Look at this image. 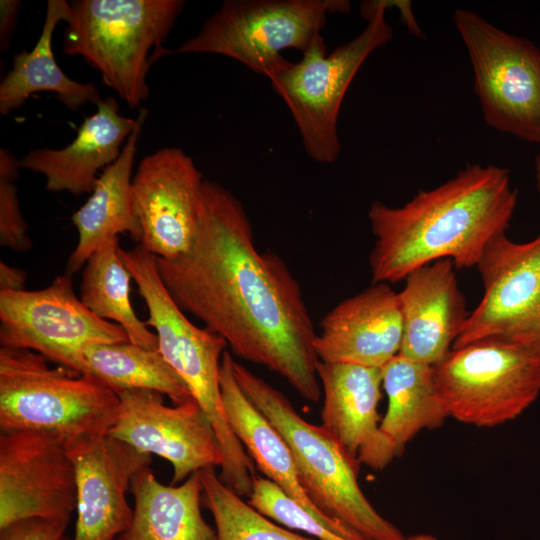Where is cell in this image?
Returning a JSON list of instances; mask_svg holds the SVG:
<instances>
[{
	"mask_svg": "<svg viewBox=\"0 0 540 540\" xmlns=\"http://www.w3.org/2000/svg\"><path fill=\"white\" fill-rule=\"evenodd\" d=\"M156 265L176 304L235 355L277 373L304 399H321L317 332L300 285L280 256L258 251L229 189L204 179L192 245L175 258L156 257Z\"/></svg>",
	"mask_w": 540,
	"mask_h": 540,
	"instance_id": "obj_1",
	"label": "cell"
},
{
	"mask_svg": "<svg viewBox=\"0 0 540 540\" xmlns=\"http://www.w3.org/2000/svg\"><path fill=\"white\" fill-rule=\"evenodd\" d=\"M517 204L505 168L468 164L455 177L421 190L400 207L373 202L368 210L375 237L369 255L372 283H395L441 259L475 267L487 244L506 233Z\"/></svg>",
	"mask_w": 540,
	"mask_h": 540,
	"instance_id": "obj_2",
	"label": "cell"
},
{
	"mask_svg": "<svg viewBox=\"0 0 540 540\" xmlns=\"http://www.w3.org/2000/svg\"><path fill=\"white\" fill-rule=\"evenodd\" d=\"M232 368L242 391L284 438L303 489L327 519L364 540H408L372 506L358 482L360 464L322 425L302 418L281 391L234 358Z\"/></svg>",
	"mask_w": 540,
	"mask_h": 540,
	"instance_id": "obj_3",
	"label": "cell"
},
{
	"mask_svg": "<svg viewBox=\"0 0 540 540\" xmlns=\"http://www.w3.org/2000/svg\"><path fill=\"white\" fill-rule=\"evenodd\" d=\"M183 0H73L63 52L81 56L130 108L149 95L148 72L172 51L163 44Z\"/></svg>",
	"mask_w": 540,
	"mask_h": 540,
	"instance_id": "obj_4",
	"label": "cell"
},
{
	"mask_svg": "<svg viewBox=\"0 0 540 540\" xmlns=\"http://www.w3.org/2000/svg\"><path fill=\"white\" fill-rule=\"evenodd\" d=\"M49 362L32 350L0 347L1 432L45 431L65 442L107 433L117 417V393Z\"/></svg>",
	"mask_w": 540,
	"mask_h": 540,
	"instance_id": "obj_5",
	"label": "cell"
},
{
	"mask_svg": "<svg viewBox=\"0 0 540 540\" xmlns=\"http://www.w3.org/2000/svg\"><path fill=\"white\" fill-rule=\"evenodd\" d=\"M385 11L382 1H362L367 25L359 35L329 54L321 36L300 61L285 59L268 78L287 105L307 155L318 163L330 164L339 156L337 123L346 91L369 55L392 38Z\"/></svg>",
	"mask_w": 540,
	"mask_h": 540,
	"instance_id": "obj_6",
	"label": "cell"
},
{
	"mask_svg": "<svg viewBox=\"0 0 540 540\" xmlns=\"http://www.w3.org/2000/svg\"><path fill=\"white\" fill-rule=\"evenodd\" d=\"M350 9L348 0H226L176 52L226 56L269 78L285 60L282 51L304 53L328 15Z\"/></svg>",
	"mask_w": 540,
	"mask_h": 540,
	"instance_id": "obj_7",
	"label": "cell"
},
{
	"mask_svg": "<svg viewBox=\"0 0 540 540\" xmlns=\"http://www.w3.org/2000/svg\"><path fill=\"white\" fill-rule=\"evenodd\" d=\"M433 371L448 417L476 427L515 419L540 394V352L502 338L451 349Z\"/></svg>",
	"mask_w": 540,
	"mask_h": 540,
	"instance_id": "obj_8",
	"label": "cell"
},
{
	"mask_svg": "<svg viewBox=\"0 0 540 540\" xmlns=\"http://www.w3.org/2000/svg\"><path fill=\"white\" fill-rule=\"evenodd\" d=\"M453 19L468 51L486 123L540 143V49L473 11L457 9Z\"/></svg>",
	"mask_w": 540,
	"mask_h": 540,
	"instance_id": "obj_9",
	"label": "cell"
},
{
	"mask_svg": "<svg viewBox=\"0 0 540 540\" xmlns=\"http://www.w3.org/2000/svg\"><path fill=\"white\" fill-rule=\"evenodd\" d=\"M123 342H130L124 329L92 313L69 275L39 290L0 291L1 347L35 351L82 374L88 347Z\"/></svg>",
	"mask_w": 540,
	"mask_h": 540,
	"instance_id": "obj_10",
	"label": "cell"
},
{
	"mask_svg": "<svg viewBox=\"0 0 540 540\" xmlns=\"http://www.w3.org/2000/svg\"><path fill=\"white\" fill-rule=\"evenodd\" d=\"M476 267L484 294L452 349L497 337L540 352V235L516 243L500 234Z\"/></svg>",
	"mask_w": 540,
	"mask_h": 540,
	"instance_id": "obj_11",
	"label": "cell"
},
{
	"mask_svg": "<svg viewBox=\"0 0 540 540\" xmlns=\"http://www.w3.org/2000/svg\"><path fill=\"white\" fill-rule=\"evenodd\" d=\"M75 470L56 434L15 430L0 434V529L31 519L70 521L76 510Z\"/></svg>",
	"mask_w": 540,
	"mask_h": 540,
	"instance_id": "obj_12",
	"label": "cell"
},
{
	"mask_svg": "<svg viewBox=\"0 0 540 540\" xmlns=\"http://www.w3.org/2000/svg\"><path fill=\"white\" fill-rule=\"evenodd\" d=\"M117 395V417L107 433L142 453L167 460L173 469L172 485L203 469L221 467L215 430L193 398L167 406L162 394L150 390Z\"/></svg>",
	"mask_w": 540,
	"mask_h": 540,
	"instance_id": "obj_13",
	"label": "cell"
},
{
	"mask_svg": "<svg viewBox=\"0 0 540 540\" xmlns=\"http://www.w3.org/2000/svg\"><path fill=\"white\" fill-rule=\"evenodd\" d=\"M118 252L146 304L145 323L155 330L158 351L199 404L216 402L220 397V366L228 346L226 341L187 318L163 284L154 255L140 245L130 250L119 247Z\"/></svg>",
	"mask_w": 540,
	"mask_h": 540,
	"instance_id": "obj_14",
	"label": "cell"
},
{
	"mask_svg": "<svg viewBox=\"0 0 540 540\" xmlns=\"http://www.w3.org/2000/svg\"><path fill=\"white\" fill-rule=\"evenodd\" d=\"M204 177L181 148L146 155L132 178L138 245L157 258L171 259L192 245L199 222Z\"/></svg>",
	"mask_w": 540,
	"mask_h": 540,
	"instance_id": "obj_15",
	"label": "cell"
},
{
	"mask_svg": "<svg viewBox=\"0 0 540 540\" xmlns=\"http://www.w3.org/2000/svg\"><path fill=\"white\" fill-rule=\"evenodd\" d=\"M77 490L72 540H117L129 527L133 508L127 500L135 474L152 457L109 435L66 442Z\"/></svg>",
	"mask_w": 540,
	"mask_h": 540,
	"instance_id": "obj_16",
	"label": "cell"
},
{
	"mask_svg": "<svg viewBox=\"0 0 540 540\" xmlns=\"http://www.w3.org/2000/svg\"><path fill=\"white\" fill-rule=\"evenodd\" d=\"M402 339L398 292L372 283L322 318L313 345L319 361L382 368L399 354Z\"/></svg>",
	"mask_w": 540,
	"mask_h": 540,
	"instance_id": "obj_17",
	"label": "cell"
},
{
	"mask_svg": "<svg viewBox=\"0 0 540 540\" xmlns=\"http://www.w3.org/2000/svg\"><path fill=\"white\" fill-rule=\"evenodd\" d=\"M322 426L359 464L381 470L396 451L380 430L381 368L318 360Z\"/></svg>",
	"mask_w": 540,
	"mask_h": 540,
	"instance_id": "obj_18",
	"label": "cell"
},
{
	"mask_svg": "<svg viewBox=\"0 0 540 540\" xmlns=\"http://www.w3.org/2000/svg\"><path fill=\"white\" fill-rule=\"evenodd\" d=\"M450 259L419 267L398 292L403 339L398 355L434 366L441 362L461 333L469 312Z\"/></svg>",
	"mask_w": 540,
	"mask_h": 540,
	"instance_id": "obj_19",
	"label": "cell"
},
{
	"mask_svg": "<svg viewBox=\"0 0 540 540\" xmlns=\"http://www.w3.org/2000/svg\"><path fill=\"white\" fill-rule=\"evenodd\" d=\"M63 148H36L19 159L20 168L45 178L50 192L91 193L102 172L120 156L138 119L119 113L114 97L104 98Z\"/></svg>",
	"mask_w": 540,
	"mask_h": 540,
	"instance_id": "obj_20",
	"label": "cell"
},
{
	"mask_svg": "<svg viewBox=\"0 0 540 540\" xmlns=\"http://www.w3.org/2000/svg\"><path fill=\"white\" fill-rule=\"evenodd\" d=\"M233 357L225 351L220 366V389L229 425L246 448L256 468L303 509L338 535L348 540H364L327 519L303 489L292 453L282 435L249 400L239 386L232 368Z\"/></svg>",
	"mask_w": 540,
	"mask_h": 540,
	"instance_id": "obj_21",
	"label": "cell"
},
{
	"mask_svg": "<svg viewBox=\"0 0 540 540\" xmlns=\"http://www.w3.org/2000/svg\"><path fill=\"white\" fill-rule=\"evenodd\" d=\"M148 111L141 108L138 123L127 139L118 159L99 176L87 201L73 214L78 233L65 274L72 276L83 269L90 256L104 243L127 233L139 244L141 230L132 200V169L137 145Z\"/></svg>",
	"mask_w": 540,
	"mask_h": 540,
	"instance_id": "obj_22",
	"label": "cell"
},
{
	"mask_svg": "<svg viewBox=\"0 0 540 540\" xmlns=\"http://www.w3.org/2000/svg\"><path fill=\"white\" fill-rule=\"evenodd\" d=\"M133 516L118 540H217L204 519L200 471L179 485L162 484L149 466L132 479Z\"/></svg>",
	"mask_w": 540,
	"mask_h": 540,
	"instance_id": "obj_23",
	"label": "cell"
},
{
	"mask_svg": "<svg viewBox=\"0 0 540 540\" xmlns=\"http://www.w3.org/2000/svg\"><path fill=\"white\" fill-rule=\"evenodd\" d=\"M70 3L49 0L44 23L34 47L13 55L10 71L0 84V113L8 115L22 107L29 97L39 92H52L68 109L78 110L86 103L99 104L103 98L93 82L69 78L57 64L52 49L54 31L66 22Z\"/></svg>",
	"mask_w": 540,
	"mask_h": 540,
	"instance_id": "obj_24",
	"label": "cell"
},
{
	"mask_svg": "<svg viewBox=\"0 0 540 540\" xmlns=\"http://www.w3.org/2000/svg\"><path fill=\"white\" fill-rule=\"evenodd\" d=\"M381 371L388 405L380 430L400 456L421 430L437 428L449 417L435 384L433 366L397 355Z\"/></svg>",
	"mask_w": 540,
	"mask_h": 540,
	"instance_id": "obj_25",
	"label": "cell"
},
{
	"mask_svg": "<svg viewBox=\"0 0 540 540\" xmlns=\"http://www.w3.org/2000/svg\"><path fill=\"white\" fill-rule=\"evenodd\" d=\"M82 375L116 393L150 390L168 396L174 405L192 398L185 383L158 349L131 342L88 347L83 353Z\"/></svg>",
	"mask_w": 540,
	"mask_h": 540,
	"instance_id": "obj_26",
	"label": "cell"
},
{
	"mask_svg": "<svg viewBox=\"0 0 540 540\" xmlns=\"http://www.w3.org/2000/svg\"><path fill=\"white\" fill-rule=\"evenodd\" d=\"M118 238L100 246L83 267L80 299L97 317L115 323L131 343L158 349L154 332L136 315L130 300V272L119 256Z\"/></svg>",
	"mask_w": 540,
	"mask_h": 540,
	"instance_id": "obj_27",
	"label": "cell"
},
{
	"mask_svg": "<svg viewBox=\"0 0 540 540\" xmlns=\"http://www.w3.org/2000/svg\"><path fill=\"white\" fill-rule=\"evenodd\" d=\"M200 475L202 506L213 516L217 540H319L272 522L226 486L214 468L203 469Z\"/></svg>",
	"mask_w": 540,
	"mask_h": 540,
	"instance_id": "obj_28",
	"label": "cell"
},
{
	"mask_svg": "<svg viewBox=\"0 0 540 540\" xmlns=\"http://www.w3.org/2000/svg\"><path fill=\"white\" fill-rule=\"evenodd\" d=\"M247 502L271 520L316 539L348 540L323 525L265 477H256Z\"/></svg>",
	"mask_w": 540,
	"mask_h": 540,
	"instance_id": "obj_29",
	"label": "cell"
},
{
	"mask_svg": "<svg viewBox=\"0 0 540 540\" xmlns=\"http://www.w3.org/2000/svg\"><path fill=\"white\" fill-rule=\"evenodd\" d=\"M19 159L4 147L0 148V245L16 252L32 247L17 195Z\"/></svg>",
	"mask_w": 540,
	"mask_h": 540,
	"instance_id": "obj_30",
	"label": "cell"
},
{
	"mask_svg": "<svg viewBox=\"0 0 540 540\" xmlns=\"http://www.w3.org/2000/svg\"><path fill=\"white\" fill-rule=\"evenodd\" d=\"M69 522L31 518L0 529V540H62Z\"/></svg>",
	"mask_w": 540,
	"mask_h": 540,
	"instance_id": "obj_31",
	"label": "cell"
},
{
	"mask_svg": "<svg viewBox=\"0 0 540 540\" xmlns=\"http://www.w3.org/2000/svg\"><path fill=\"white\" fill-rule=\"evenodd\" d=\"M22 2L19 0L0 1V51L7 50L16 27V21Z\"/></svg>",
	"mask_w": 540,
	"mask_h": 540,
	"instance_id": "obj_32",
	"label": "cell"
},
{
	"mask_svg": "<svg viewBox=\"0 0 540 540\" xmlns=\"http://www.w3.org/2000/svg\"><path fill=\"white\" fill-rule=\"evenodd\" d=\"M27 280L25 270L11 266L1 260L0 262V291L24 290Z\"/></svg>",
	"mask_w": 540,
	"mask_h": 540,
	"instance_id": "obj_33",
	"label": "cell"
},
{
	"mask_svg": "<svg viewBox=\"0 0 540 540\" xmlns=\"http://www.w3.org/2000/svg\"><path fill=\"white\" fill-rule=\"evenodd\" d=\"M535 177H536L537 190L540 195V152L538 153L535 159Z\"/></svg>",
	"mask_w": 540,
	"mask_h": 540,
	"instance_id": "obj_34",
	"label": "cell"
},
{
	"mask_svg": "<svg viewBox=\"0 0 540 540\" xmlns=\"http://www.w3.org/2000/svg\"><path fill=\"white\" fill-rule=\"evenodd\" d=\"M62 540H70L67 536H64Z\"/></svg>",
	"mask_w": 540,
	"mask_h": 540,
	"instance_id": "obj_35",
	"label": "cell"
}]
</instances>
